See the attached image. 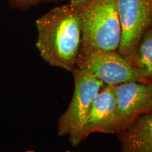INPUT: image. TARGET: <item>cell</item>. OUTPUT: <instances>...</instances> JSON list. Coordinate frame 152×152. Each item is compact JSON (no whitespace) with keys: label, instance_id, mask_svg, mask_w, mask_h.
I'll use <instances>...</instances> for the list:
<instances>
[{"label":"cell","instance_id":"9c48e42d","mask_svg":"<svg viewBox=\"0 0 152 152\" xmlns=\"http://www.w3.org/2000/svg\"><path fill=\"white\" fill-rule=\"evenodd\" d=\"M130 63L147 82H152V26L144 34Z\"/></svg>","mask_w":152,"mask_h":152},{"label":"cell","instance_id":"4fadbf2b","mask_svg":"<svg viewBox=\"0 0 152 152\" xmlns=\"http://www.w3.org/2000/svg\"><path fill=\"white\" fill-rule=\"evenodd\" d=\"M65 152H72L71 151H69V150H68V151H65Z\"/></svg>","mask_w":152,"mask_h":152},{"label":"cell","instance_id":"52a82bcc","mask_svg":"<svg viewBox=\"0 0 152 152\" xmlns=\"http://www.w3.org/2000/svg\"><path fill=\"white\" fill-rule=\"evenodd\" d=\"M119 129L114 86L104 85L93 101L82 128L80 142L93 133L117 134Z\"/></svg>","mask_w":152,"mask_h":152},{"label":"cell","instance_id":"277c9868","mask_svg":"<svg viewBox=\"0 0 152 152\" xmlns=\"http://www.w3.org/2000/svg\"><path fill=\"white\" fill-rule=\"evenodd\" d=\"M75 68L94 76L104 85L115 86L128 82L148 83L118 51L94 52L80 56Z\"/></svg>","mask_w":152,"mask_h":152},{"label":"cell","instance_id":"8992f818","mask_svg":"<svg viewBox=\"0 0 152 152\" xmlns=\"http://www.w3.org/2000/svg\"><path fill=\"white\" fill-rule=\"evenodd\" d=\"M114 93L119 131L136 118L152 113V82L121 83L114 86Z\"/></svg>","mask_w":152,"mask_h":152},{"label":"cell","instance_id":"5b68a950","mask_svg":"<svg viewBox=\"0 0 152 152\" xmlns=\"http://www.w3.org/2000/svg\"><path fill=\"white\" fill-rule=\"evenodd\" d=\"M121 28L118 52L129 62L145 32L152 26V0H117Z\"/></svg>","mask_w":152,"mask_h":152},{"label":"cell","instance_id":"8fae6325","mask_svg":"<svg viewBox=\"0 0 152 152\" xmlns=\"http://www.w3.org/2000/svg\"><path fill=\"white\" fill-rule=\"evenodd\" d=\"M72 152H94V151H72Z\"/></svg>","mask_w":152,"mask_h":152},{"label":"cell","instance_id":"3957f363","mask_svg":"<svg viewBox=\"0 0 152 152\" xmlns=\"http://www.w3.org/2000/svg\"><path fill=\"white\" fill-rule=\"evenodd\" d=\"M72 73L73 94L67 109L58 118L57 131L58 135L67 136L70 144L77 147L81 144V130L93 101L104 84L94 76L78 68H75Z\"/></svg>","mask_w":152,"mask_h":152},{"label":"cell","instance_id":"7a4b0ae2","mask_svg":"<svg viewBox=\"0 0 152 152\" xmlns=\"http://www.w3.org/2000/svg\"><path fill=\"white\" fill-rule=\"evenodd\" d=\"M82 28L79 57L94 52L118 51L121 28L117 0H71Z\"/></svg>","mask_w":152,"mask_h":152},{"label":"cell","instance_id":"6da1fadb","mask_svg":"<svg viewBox=\"0 0 152 152\" xmlns=\"http://www.w3.org/2000/svg\"><path fill=\"white\" fill-rule=\"evenodd\" d=\"M36 47L49 65L68 72L75 69L82 41V28L71 3L52 9L36 20Z\"/></svg>","mask_w":152,"mask_h":152},{"label":"cell","instance_id":"7c38bea8","mask_svg":"<svg viewBox=\"0 0 152 152\" xmlns=\"http://www.w3.org/2000/svg\"><path fill=\"white\" fill-rule=\"evenodd\" d=\"M26 152H35V151H27Z\"/></svg>","mask_w":152,"mask_h":152},{"label":"cell","instance_id":"30bf717a","mask_svg":"<svg viewBox=\"0 0 152 152\" xmlns=\"http://www.w3.org/2000/svg\"><path fill=\"white\" fill-rule=\"evenodd\" d=\"M61 0H7L9 7L18 10H25L29 9L32 6H35L41 2L58 1Z\"/></svg>","mask_w":152,"mask_h":152},{"label":"cell","instance_id":"ba28073f","mask_svg":"<svg viewBox=\"0 0 152 152\" xmlns=\"http://www.w3.org/2000/svg\"><path fill=\"white\" fill-rule=\"evenodd\" d=\"M117 135L121 152H152V113L136 118Z\"/></svg>","mask_w":152,"mask_h":152}]
</instances>
